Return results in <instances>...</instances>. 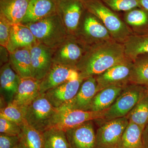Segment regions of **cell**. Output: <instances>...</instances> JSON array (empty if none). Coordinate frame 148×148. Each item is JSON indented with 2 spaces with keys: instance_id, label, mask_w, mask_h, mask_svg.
I'll use <instances>...</instances> for the list:
<instances>
[{
  "instance_id": "cell-1",
  "label": "cell",
  "mask_w": 148,
  "mask_h": 148,
  "mask_svg": "<svg viewBox=\"0 0 148 148\" xmlns=\"http://www.w3.org/2000/svg\"><path fill=\"white\" fill-rule=\"evenodd\" d=\"M127 58L123 44L112 39L88 47L75 69L84 79L103 73Z\"/></svg>"
},
{
  "instance_id": "cell-2",
  "label": "cell",
  "mask_w": 148,
  "mask_h": 148,
  "mask_svg": "<svg viewBox=\"0 0 148 148\" xmlns=\"http://www.w3.org/2000/svg\"><path fill=\"white\" fill-rule=\"evenodd\" d=\"M82 1L85 9L101 21L113 39L123 43L132 35L123 19L101 0H82Z\"/></svg>"
},
{
  "instance_id": "cell-3",
  "label": "cell",
  "mask_w": 148,
  "mask_h": 148,
  "mask_svg": "<svg viewBox=\"0 0 148 148\" xmlns=\"http://www.w3.org/2000/svg\"><path fill=\"white\" fill-rule=\"evenodd\" d=\"M24 25L31 30L38 42L52 49L61 44L69 36L57 14Z\"/></svg>"
},
{
  "instance_id": "cell-4",
  "label": "cell",
  "mask_w": 148,
  "mask_h": 148,
  "mask_svg": "<svg viewBox=\"0 0 148 148\" xmlns=\"http://www.w3.org/2000/svg\"><path fill=\"white\" fill-rule=\"evenodd\" d=\"M148 92L147 86L128 84L114 104L106 111L104 117L94 121H101L102 124L111 120L126 116Z\"/></svg>"
},
{
  "instance_id": "cell-5",
  "label": "cell",
  "mask_w": 148,
  "mask_h": 148,
  "mask_svg": "<svg viewBox=\"0 0 148 148\" xmlns=\"http://www.w3.org/2000/svg\"><path fill=\"white\" fill-rule=\"evenodd\" d=\"M58 109L51 105L45 94H40L25 110L26 121L30 126L43 132L50 128Z\"/></svg>"
},
{
  "instance_id": "cell-6",
  "label": "cell",
  "mask_w": 148,
  "mask_h": 148,
  "mask_svg": "<svg viewBox=\"0 0 148 148\" xmlns=\"http://www.w3.org/2000/svg\"><path fill=\"white\" fill-rule=\"evenodd\" d=\"M75 37L88 47L113 39L101 21L86 10Z\"/></svg>"
},
{
  "instance_id": "cell-7",
  "label": "cell",
  "mask_w": 148,
  "mask_h": 148,
  "mask_svg": "<svg viewBox=\"0 0 148 148\" xmlns=\"http://www.w3.org/2000/svg\"><path fill=\"white\" fill-rule=\"evenodd\" d=\"M106 111L93 112L59 109L53 118L50 128H56L65 131L80 125L86 122L102 119Z\"/></svg>"
},
{
  "instance_id": "cell-8",
  "label": "cell",
  "mask_w": 148,
  "mask_h": 148,
  "mask_svg": "<svg viewBox=\"0 0 148 148\" xmlns=\"http://www.w3.org/2000/svg\"><path fill=\"white\" fill-rule=\"evenodd\" d=\"M88 47L77 37L69 35L53 49V63L75 68Z\"/></svg>"
},
{
  "instance_id": "cell-9",
  "label": "cell",
  "mask_w": 148,
  "mask_h": 148,
  "mask_svg": "<svg viewBox=\"0 0 148 148\" xmlns=\"http://www.w3.org/2000/svg\"><path fill=\"white\" fill-rule=\"evenodd\" d=\"M128 123L126 116L102 123L96 132L98 148H119L123 135Z\"/></svg>"
},
{
  "instance_id": "cell-10",
  "label": "cell",
  "mask_w": 148,
  "mask_h": 148,
  "mask_svg": "<svg viewBox=\"0 0 148 148\" xmlns=\"http://www.w3.org/2000/svg\"><path fill=\"white\" fill-rule=\"evenodd\" d=\"M57 14L69 36H75L86 9L82 0H56Z\"/></svg>"
},
{
  "instance_id": "cell-11",
  "label": "cell",
  "mask_w": 148,
  "mask_h": 148,
  "mask_svg": "<svg viewBox=\"0 0 148 148\" xmlns=\"http://www.w3.org/2000/svg\"><path fill=\"white\" fill-rule=\"evenodd\" d=\"M133 64V61L127 58L124 61L111 67L103 73L95 76L97 82L98 91L112 86L126 85L130 83V77Z\"/></svg>"
},
{
  "instance_id": "cell-12",
  "label": "cell",
  "mask_w": 148,
  "mask_h": 148,
  "mask_svg": "<svg viewBox=\"0 0 148 148\" xmlns=\"http://www.w3.org/2000/svg\"><path fill=\"white\" fill-rule=\"evenodd\" d=\"M79 78L75 68L53 63L47 73L40 81V94L45 93L69 81Z\"/></svg>"
},
{
  "instance_id": "cell-13",
  "label": "cell",
  "mask_w": 148,
  "mask_h": 148,
  "mask_svg": "<svg viewBox=\"0 0 148 148\" xmlns=\"http://www.w3.org/2000/svg\"><path fill=\"white\" fill-rule=\"evenodd\" d=\"M93 121L65 131L69 148H98Z\"/></svg>"
},
{
  "instance_id": "cell-14",
  "label": "cell",
  "mask_w": 148,
  "mask_h": 148,
  "mask_svg": "<svg viewBox=\"0 0 148 148\" xmlns=\"http://www.w3.org/2000/svg\"><path fill=\"white\" fill-rule=\"evenodd\" d=\"M30 50L32 77L41 81L53 65V49L38 43Z\"/></svg>"
},
{
  "instance_id": "cell-15",
  "label": "cell",
  "mask_w": 148,
  "mask_h": 148,
  "mask_svg": "<svg viewBox=\"0 0 148 148\" xmlns=\"http://www.w3.org/2000/svg\"><path fill=\"white\" fill-rule=\"evenodd\" d=\"M84 80L79 78L64 83L47 91L46 97L53 107L61 108L73 99Z\"/></svg>"
},
{
  "instance_id": "cell-16",
  "label": "cell",
  "mask_w": 148,
  "mask_h": 148,
  "mask_svg": "<svg viewBox=\"0 0 148 148\" xmlns=\"http://www.w3.org/2000/svg\"><path fill=\"white\" fill-rule=\"evenodd\" d=\"M98 91L95 77H88L84 80L73 99L60 109L90 111L92 100Z\"/></svg>"
},
{
  "instance_id": "cell-17",
  "label": "cell",
  "mask_w": 148,
  "mask_h": 148,
  "mask_svg": "<svg viewBox=\"0 0 148 148\" xmlns=\"http://www.w3.org/2000/svg\"><path fill=\"white\" fill-rule=\"evenodd\" d=\"M20 77L12 68L10 63L1 66L0 93L1 101L6 105L13 101L17 92Z\"/></svg>"
},
{
  "instance_id": "cell-18",
  "label": "cell",
  "mask_w": 148,
  "mask_h": 148,
  "mask_svg": "<svg viewBox=\"0 0 148 148\" xmlns=\"http://www.w3.org/2000/svg\"><path fill=\"white\" fill-rule=\"evenodd\" d=\"M40 80L33 77H20L19 85L12 103L25 110L40 94Z\"/></svg>"
},
{
  "instance_id": "cell-19",
  "label": "cell",
  "mask_w": 148,
  "mask_h": 148,
  "mask_svg": "<svg viewBox=\"0 0 148 148\" xmlns=\"http://www.w3.org/2000/svg\"><path fill=\"white\" fill-rule=\"evenodd\" d=\"M56 14V0H30L27 13L21 24L34 23Z\"/></svg>"
},
{
  "instance_id": "cell-20",
  "label": "cell",
  "mask_w": 148,
  "mask_h": 148,
  "mask_svg": "<svg viewBox=\"0 0 148 148\" xmlns=\"http://www.w3.org/2000/svg\"><path fill=\"white\" fill-rule=\"evenodd\" d=\"M30 0H0V16L11 24H21L27 13Z\"/></svg>"
},
{
  "instance_id": "cell-21",
  "label": "cell",
  "mask_w": 148,
  "mask_h": 148,
  "mask_svg": "<svg viewBox=\"0 0 148 148\" xmlns=\"http://www.w3.org/2000/svg\"><path fill=\"white\" fill-rule=\"evenodd\" d=\"M38 43L29 28L21 24H13L7 49L10 53L23 48H31Z\"/></svg>"
},
{
  "instance_id": "cell-22",
  "label": "cell",
  "mask_w": 148,
  "mask_h": 148,
  "mask_svg": "<svg viewBox=\"0 0 148 148\" xmlns=\"http://www.w3.org/2000/svg\"><path fill=\"white\" fill-rule=\"evenodd\" d=\"M127 85L112 86L98 91L92 100L90 111L107 110L114 104Z\"/></svg>"
},
{
  "instance_id": "cell-23",
  "label": "cell",
  "mask_w": 148,
  "mask_h": 148,
  "mask_svg": "<svg viewBox=\"0 0 148 148\" xmlns=\"http://www.w3.org/2000/svg\"><path fill=\"white\" fill-rule=\"evenodd\" d=\"M30 48L18 49L10 53L9 63L21 78L32 77Z\"/></svg>"
},
{
  "instance_id": "cell-24",
  "label": "cell",
  "mask_w": 148,
  "mask_h": 148,
  "mask_svg": "<svg viewBox=\"0 0 148 148\" xmlns=\"http://www.w3.org/2000/svg\"><path fill=\"white\" fill-rule=\"evenodd\" d=\"M123 19L132 35L148 33V12L144 9L137 8L124 12Z\"/></svg>"
},
{
  "instance_id": "cell-25",
  "label": "cell",
  "mask_w": 148,
  "mask_h": 148,
  "mask_svg": "<svg viewBox=\"0 0 148 148\" xmlns=\"http://www.w3.org/2000/svg\"><path fill=\"white\" fill-rule=\"evenodd\" d=\"M123 44L126 57L133 61L140 55L148 54V33L131 35Z\"/></svg>"
},
{
  "instance_id": "cell-26",
  "label": "cell",
  "mask_w": 148,
  "mask_h": 148,
  "mask_svg": "<svg viewBox=\"0 0 148 148\" xmlns=\"http://www.w3.org/2000/svg\"><path fill=\"white\" fill-rule=\"evenodd\" d=\"M21 127V132L19 137L23 148H44L42 132L30 126L27 121Z\"/></svg>"
},
{
  "instance_id": "cell-27",
  "label": "cell",
  "mask_w": 148,
  "mask_h": 148,
  "mask_svg": "<svg viewBox=\"0 0 148 148\" xmlns=\"http://www.w3.org/2000/svg\"><path fill=\"white\" fill-rule=\"evenodd\" d=\"M143 130L139 125L129 122L123 135L119 148H145Z\"/></svg>"
},
{
  "instance_id": "cell-28",
  "label": "cell",
  "mask_w": 148,
  "mask_h": 148,
  "mask_svg": "<svg viewBox=\"0 0 148 148\" xmlns=\"http://www.w3.org/2000/svg\"><path fill=\"white\" fill-rule=\"evenodd\" d=\"M129 82L148 87V54L140 55L133 61Z\"/></svg>"
},
{
  "instance_id": "cell-29",
  "label": "cell",
  "mask_w": 148,
  "mask_h": 148,
  "mask_svg": "<svg viewBox=\"0 0 148 148\" xmlns=\"http://www.w3.org/2000/svg\"><path fill=\"white\" fill-rule=\"evenodd\" d=\"M126 117L129 123L145 128L148 122V92Z\"/></svg>"
},
{
  "instance_id": "cell-30",
  "label": "cell",
  "mask_w": 148,
  "mask_h": 148,
  "mask_svg": "<svg viewBox=\"0 0 148 148\" xmlns=\"http://www.w3.org/2000/svg\"><path fill=\"white\" fill-rule=\"evenodd\" d=\"M42 134L44 148H69L65 131L51 128L42 132Z\"/></svg>"
},
{
  "instance_id": "cell-31",
  "label": "cell",
  "mask_w": 148,
  "mask_h": 148,
  "mask_svg": "<svg viewBox=\"0 0 148 148\" xmlns=\"http://www.w3.org/2000/svg\"><path fill=\"white\" fill-rule=\"evenodd\" d=\"M0 116L14 122L20 126L26 122L24 110L12 102L1 109Z\"/></svg>"
},
{
  "instance_id": "cell-32",
  "label": "cell",
  "mask_w": 148,
  "mask_h": 148,
  "mask_svg": "<svg viewBox=\"0 0 148 148\" xmlns=\"http://www.w3.org/2000/svg\"><path fill=\"white\" fill-rule=\"evenodd\" d=\"M105 4L115 12L128 11L140 8V0H101Z\"/></svg>"
},
{
  "instance_id": "cell-33",
  "label": "cell",
  "mask_w": 148,
  "mask_h": 148,
  "mask_svg": "<svg viewBox=\"0 0 148 148\" xmlns=\"http://www.w3.org/2000/svg\"><path fill=\"white\" fill-rule=\"evenodd\" d=\"M21 132V127L19 125L0 116V133L8 135L19 136Z\"/></svg>"
},
{
  "instance_id": "cell-34",
  "label": "cell",
  "mask_w": 148,
  "mask_h": 148,
  "mask_svg": "<svg viewBox=\"0 0 148 148\" xmlns=\"http://www.w3.org/2000/svg\"><path fill=\"white\" fill-rule=\"evenodd\" d=\"M12 25L5 18L0 16V45L6 49L9 42Z\"/></svg>"
},
{
  "instance_id": "cell-35",
  "label": "cell",
  "mask_w": 148,
  "mask_h": 148,
  "mask_svg": "<svg viewBox=\"0 0 148 148\" xmlns=\"http://www.w3.org/2000/svg\"><path fill=\"white\" fill-rule=\"evenodd\" d=\"M19 143V136L0 134V148H13Z\"/></svg>"
},
{
  "instance_id": "cell-36",
  "label": "cell",
  "mask_w": 148,
  "mask_h": 148,
  "mask_svg": "<svg viewBox=\"0 0 148 148\" xmlns=\"http://www.w3.org/2000/svg\"><path fill=\"white\" fill-rule=\"evenodd\" d=\"M1 47V66L8 63L9 61L10 52L6 48L0 46Z\"/></svg>"
},
{
  "instance_id": "cell-37",
  "label": "cell",
  "mask_w": 148,
  "mask_h": 148,
  "mask_svg": "<svg viewBox=\"0 0 148 148\" xmlns=\"http://www.w3.org/2000/svg\"><path fill=\"white\" fill-rule=\"evenodd\" d=\"M143 139L145 148H148V122L143 130Z\"/></svg>"
},
{
  "instance_id": "cell-38",
  "label": "cell",
  "mask_w": 148,
  "mask_h": 148,
  "mask_svg": "<svg viewBox=\"0 0 148 148\" xmlns=\"http://www.w3.org/2000/svg\"><path fill=\"white\" fill-rule=\"evenodd\" d=\"M140 4L141 8L148 12V0H140Z\"/></svg>"
},
{
  "instance_id": "cell-39",
  "label": "cell",
  "mask_w": 148,
  "mask_h": 148,
  "mask_svg": "<svg viewBox=\"0 0 148 148\" xmlns=\"http://www.w3.org/2000/svg\"><path fill=\"white\" fill-rule=\"evenodd\" d=\"M13 148H23V147H22V146H21V144L19 143L18 145L16 146V147H14Z\"/></svg>"
},
{
  "instance_id": "cell-40",
  "label": "cell",
  "mask_w": 148,
  "mask_h": 148,
  "mask_svg": "<svg viewBox=\"0 0 148 148\" xmlns=\"http://www.w3.org/2000/svg\"><path fill=\"white\" fill-rule=\"evenodd\" d=\"M147 87H148V86H147Z\"/></svg>"
}]
</instances>
